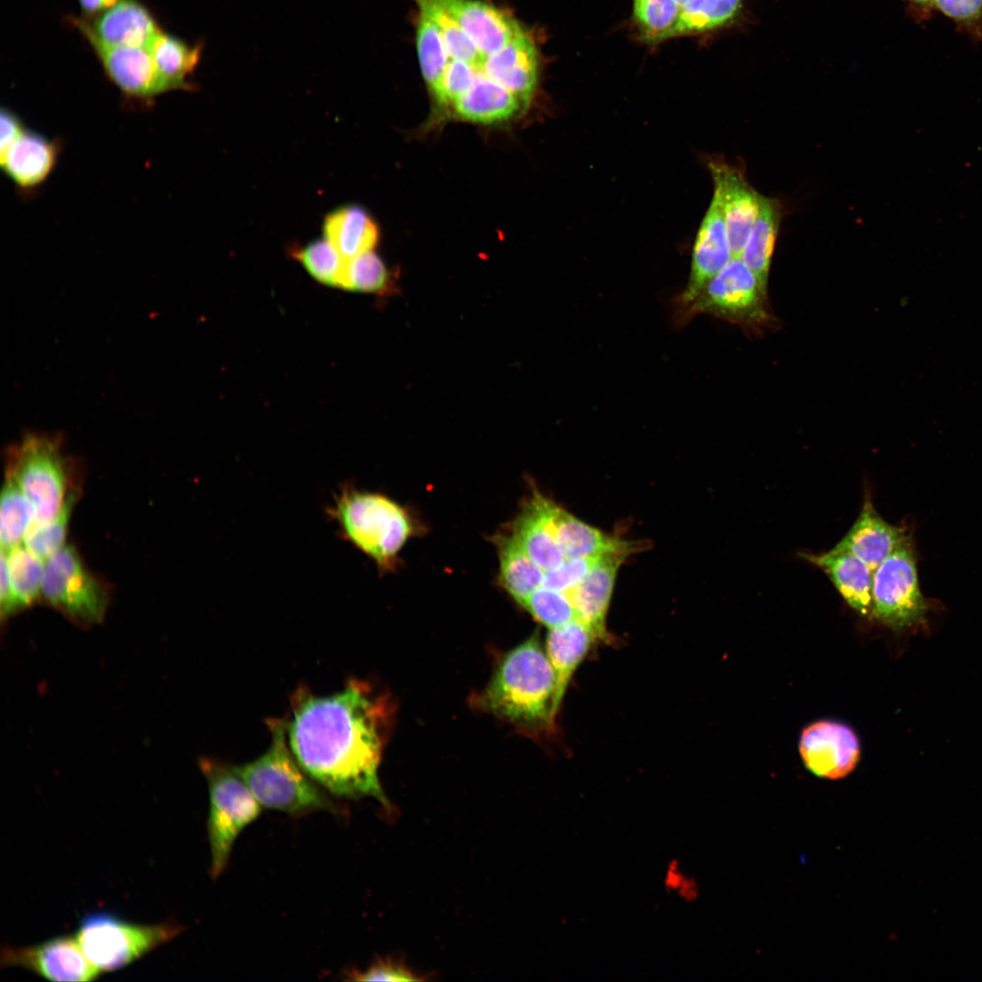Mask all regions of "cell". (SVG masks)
<instances>
[{
  "instance_id": "6da1fadb",
  "label": "cell",
  "mask_w": 982,
  "mask_h": 982,
  "mask_svg": "<svg viewBox=\"0 0 982 982\" xmlns=\"http://www.w3.org/2000/svg\"><path fill=\"white\" fill-rule=\"evenodd\" d=\"M290 702L287 740L306 773L338 797H372L387 805L378 777L389 720L385 696L350 678L326 696L300 685Z\"/></svg>"
},
{
  "instance_id": "7a4b0ae2",
  "label": "cell",
  "mask_w": 982,
  "mask_h": 982,
  "mask_svg": "<svg viewBox=\"0 0 982 982\" xmlns=\"http://www.w3.org/2000/svg\"><path fill=\"white\" fill-rule=\"evenodd\" d=\"M556 676L546 650L533 636L501 660L477 705L524 728L551 726Z\"/></svg>"
},
{
  "instance_id": "3957f363",
  "label": "cell",
  "mask_w": 982,
  "mask_h": 982,
  "mask_svg": "<svg viewBox=\"0 0 982 982\" xmlns=\"http://www.w3.org/2000/svg\"><path fill=\"white\" fill-rule=\"evenodd\" d=\"M271 734L267 750L243 765H234L262 807L292 816L323 810L337 814L340 807L302 767L287 740L286 719L266 720Z\"/></svg>"
},
{
  "instance_id": "277c9868",
  "label": "cell",
  "mask_w": 982,
  "mask_h": 982,
  "mask_svg": "<svg viewBox=\"0 0 982 982\" xmlns=\"http://www.w3.org/2000/svg\"><path fill=\"white\" fill-rule=\"evenodd\" d=\"M342 538L373 559L380 569L393 563L413 532L407 512L378 493L343 485L327 508Z\"/></svg>"
},
{
  "instance_id": "5b68a950",
  "label": "cell",
  "mask_w": 982,
  "mask_h": 982,
  "mask_svg": "<svg viewBox=\"0 0 982 982\" xmlns=\"http://www.w3.org/2000/svg\"><path fill=\"white\" fill-rule=\"evenodd\" d=\"M6 466L5 475L15 479L35 507V524L55 518L75 487L59 437L27 434L9 450Z\"/></svg>"
},
{
  "instance_id": "8992f818",
  "label": "cell",
  "mask_w": 982,
  "mask_h": 982,
  "mask_svg": "<svg viewBox=\"0 0 982 982\" xmlns=\"http://www.w3.org/2000/svg\"><path fill=\"white\" fill-rule=\"evenodd\" d=\"M198 764L208 786L210 874L215 878L226 867L240 833L260 815L261 805L234 765L211 757H202Z\"/></svg>"
},
{
  "instance_id": "52a82bcc",
  "label": "cell",
  "mask_w": 982,
  "mask_h": 982,
  "mask_svg": "<svg viewBox=\"0 0 982 982\" xmlns=\"http://www.w3.org/2000/svg\"><path fill=\"white\" fill-rule=\"evenodd\" d=\"M182 927L174 922L142 925L108 912H93L78 925L76 937L85 956L99 971L125 967L175 937Z\"/></svg>"
},
{
  "instance_id": "ba28073f",
  "label": "cell",
  "mask_w": 982,
  "mask_h": 982,
  "mask_svg": "<svg viewBox=\"0 0 982 982\" xmlns=\"http://www.w3.org/2000/svg\"><path fill=\"white\" fill-rule=\"evenodd\" d=\"M767 295L741 257H732L679 314L680 321L706 313L757 332L773 322Z\"/></svg>"
},
{
  "instance_id": "9c48e42d",
  "label": "cell",
  "mask_w": 982,
  "mask_h": 982,
  "mask_svg": "<svg viewBox=\"0 0 982 982\" xmlns=\"http://www.w3.org/2000/svg\"><path fill=\"white\" fill-rule=\"evenodd\" d=\"M41 597L81 626L100 623L109 604V589L85 565L72 545H65L45 564Z\"/></svg>"
},
{
  "instance_id": "30bf717a",
  "label": "cell",
  "mask_w": 982,
  "mask_h": 982,
  "mask_svg": "<svg viewBox=\"0 0 982 982\" xmlns=\"http://www.w3.org/2000/svg\"><path fill=\"white\" fill-rule=\"evenodd\" d=\"M872 615L896 631L924 623L928 603L921 594L910 538L873 571Z\"/></svg>"
},
{
  "instance_id": "8fae6325",
  "label": "cell",
  "mask_w": 982,
  "mask_h": 982,
  "mask_svg": "<svg viewBox=\"0 0 982 982\" xmlns=\"http://www.w3.org/2000/svg\"><path fill=\"white\" fill-rule=\"evenodd\" d=\"M0 966L20 967L55 982H89L102 973L72 936H59L29 947H3Z\"/></svg>"
},
{
  "instance_id": "7c38bea8",
  "label": "cell",
  "mask_w": 982,
  "mask_h": 982,
  "mask_svg": "<svg viewBox=\"0 0 982 982\" xmlns=\"http://www.w3.org/2000/svg\"><path fill=\"white\" fill-rule=\"evenodd\" d=\"M799 752L807 768L819 777L838 779L848 775L860 757L856 733L847 725L831 720L810 724L803 729Z\"/></svg>"
},
{
  "instance_id": "4fadbf2b",
  "label": "cell",
  "mask_w": 982,
  "mask_h": 982,
  "mask_svg": "<svg viewBox=\"0 0 982 982\" xmlns=\"http://www.w3.org/2000/svg\"><path fill=\"white\" fill-rule=\"evenodd\" d=\"M87 41L108 78L126 97L147 103L171 91L146 48Z\"/></svg>"
},
{
  "instance_id": "5bb4252c",
  "label": "cell",
  "mask_w": 982,
  "mask_h": 982,
  "mask_svg": "<svg viewBox=\"0 0 982 982\" xmlns=\"http://www.w3.org/2000/svg\"><path fill=\"white\" fill-rule=\"evenodd\" d=\"M714 195L725 218L732 257H740L757 217L760 195L747 181L741 169L719 160L708 163Z\"/></svg>"
},
{
  "instance_id": "9a60e30c",
  "label": "cell",
  "mask_w": 982,
  "mask_h": 982,
  "mask_svg": "<svg viewBox=\"0 0 982 982\" xmlns=\"http://www.w3.org/2000/svg\"><path fill=\"white\" fill-rule=\"evenodd\" d=\"M86 39L118 46L146 48L162 31L147 8L137 0H120L92 19L71 18Z\"/></svg>"
},
{
  "instance_id": "2e32d148",
  "label": "cell",
  "mask_w": 982,
  "mask_h": 982,
  "mask_svg": "<svg viewBox=\"0 0 982 982\" xmlns=\"http://www.w3.org/2000/svg\"><path fill=\"white\" fill-rule=\"evenodd\" d=\"M731 258L723 211L714 195L693 246L687 285L677 299L679 314L694 301L708 281L722 270Z\"/></svg>"
},
{
  "instance_id": "e0dca14e",
  "label": "cell",
  "mask_w": 982,
  "mask_h": 982,
  "mask_svg": "<svg viewBox=\"0 0 982 982\" xmlns=\"http://www.w3.org/2000/svg\"><path fill=\"white\" fill-rule=\"evenodd\" d=\"M473 40L485 55L509 44L523 28L501 9L478 0H434Z\"/></svg>"
},
{
  "instance_id": "ac0fdd59",
  "label": "cell",
  "mask_w": 982,
  "mask_h": 982,
  "mask_svg": "<svg viewBox=\"0 0 982 982\" xmlns=\"http://www.w3.org/2000/svg\"><path fill=\"white\" fill-rule=\"evenodd\" d=\"M909 535L904 526L885 521L865 496L861 510L847 533L832 548L847 552L874 571Z\"/></svg>"
},
{
  "instance_id": "d6986e66",
  "label": "cell",
  "mask_w": 982,
  "mask_h": 982,
  "mask_svg": "<svg viewBox=\"0 0 982 982\" xmlns=\"http://www.w3.org/2000/svg\"><path fill=\"white\" fill-rule=\"evenodd\" d=\"M627 556L623 554L604 556L577 585L566 592L576 619L592 630L596 640L609 639L606 615L617 571Z\"/></svg>"
},
{
  "instance_id": "ffe728a7",
  "label": "cell",
  "mask_w": 982,
  "mask_h": 982,
  "mask_svg": "<svg viewBox=\"0 0 982 982\" xmlns=\"http://www.w3.org/2000/svg\"><path fill=\"white\" fill-rule=\"evenodd\" d=\"M60 145L45 135L25 129L21 136L0 155L4 173L23 191L36 189L49 177L56 165Z\"/></svg>"
},
{
  "instance_id": "44dd1931",
  "label": "cell",
  "mask_w": 982,
  "mask_h": 982,
  "mask_svg": "<svg viewBox=\"0 0 982 982\" xmlns=\"http://www.w3.org/2000/svg\"><path fill=\"white\" fill-rule=\"evenodd\" d=\"M552 526L556 544L565 559L599 557L606 555H631L645 545L615 537L574 516L556 503Z\"/></svg>"
},
{
  "instance_id": "7402d4cb",
  "label": "cell",
  "mask_w": 982,
  "mask_h": 982,
  "mask_svg": "<svg viewBox=\"0 0 982 982\" xmlns=\"http://www.w3.org/2000/svg\"><path fill=\"white\" fill-rule=\"evenodd\" d=\"M799 556L821 569L844 600L863 616L872 614L873 571L854 555L830 549L821 554L801 552Z\"/></svg>"
},
{
  "instance_id": "603a6c76",
  "label": "cell",
  "mask_w": 982,
  "mask_h": 982,
  "mask_svg": "<svg viewBox=\"0 0 982 982\" xmlns=\"http://www.w3.org/2000/svg\"><path fill=\"white\" fill-rule=\"evenodd\" d=\"M596 640L592 630L578 619L549 629L545 650L556 676L554 719L575 671Z\"/></svg>"
},
{
  "instance_id": "cb8c5ba5",
  "label": "cell",
  "mask_w": 982,
  "mask_h": 982,
  "mask_svg": "<svg viewBox=\"0 0 982 982\" xmlns=\"http://www.w3.org/2000/svg\"><path fill=\"white\" fill-rule=\"evenodd\" d=\"M548 498L534 493L514 524L513 536L527 556L543 570L561 565L562 555L552 529Z\"/></svg>"
},
{
  "instance_id": "d4e9b609",
  "label": "cell",
  "mask_w": 982,
  "mask_h": 982,
  "mask_svg": "<svg viewBox=\"0 0 982 982\" xmlns=\"http://www.w3.org/2000/svg\"><path fill=\"white\" fill-rule=\"evenodd\" d=\"M453 105L458 117L486 125L507 121L524 107L515 95L484 74L476 76Z\"/></svg>"
},
{
  "instance_id": "484cf974",
  "label": "cell",
  "mask_w": 982,
  "mask_h": 982,
  "mask_svg": "<svg viewBox=\"0 0 982 982\" xmlns=\"http://www.w3.org/2000/svg\"><path fill=\"white\" fill-rule=\"evenodd\" d=\"M323 233L344 259L373 251L378 241L376 223L358 205L341 206L327 214Z\"/></svg>"
},
{
  "instance_id": "4316f807",
  "label": "cell",
  "mask_w": 982,
  "mask_h": 982,
  "mask_svg": "<svg viewBox=\"0 0 982 982\" xmlns=\"http://www.w3.org/2000/svg\"><path fill=\"white\" fill-rule=\"evenodd\" d=\"M782 216L783 207L779 200L760 195L759 212L740 256L767 291Z\"/></svg>"
},
{
  "instance_id": "83f0119b",
  "label": "cell",
  "mask_w": 982,
  "mask_h": 982,
  "mask_svg": "<svg viewBox=\"0 0 982 982\" xmlns=\"http://www.w3.org/2000/svg\"><path fill=\"white\" fill-rule=\"evenodd\" d=\"M157 70L170 90H191L188 76L197 66L203 43L190 45L183 40L160 31L146 46Z\"/></svg>"
},
{
  "instance_id": "f1b7e54d",
  "label": "cell",
  "mask_w": 982,
  "mask_h": 982,
  "mask_svg": "<svg viewBox=\"0 0 982 982\" xmlns=\"http://www.w3.org/2000/svg\"><path fill=\"white\" fill-rule=\"evenodd\" d=\"M497 546L500 582L509 595L521 605L531 593L542 586L545 570L527 556L513 535L500 536Z\"/></svg>"
},
{
  "instance_id": "f546056e",
  "label": "cell",
  "mask_w": 982,
  "mask_h": 982,
  "mask_svg": "<svg viewBox=\"0 0 982 982\" xmlns=\"http://www.w3.org/2000/svg\"><path fill=\"white\" fill-rule=\"evenodd\" d=\"M1 550L5 555L15 614L41 597L45 561L24 545Z\"/></svg>"
},
{
  "instance_id": "4dcf8cb0",
  "label": "cell",
  "mask_w": 982,
  "mask_h": 982,
  "mask_svg": "<svg viewBox=\"0 0 982 982\" xmlns=\"http://www.w3.org/2000/svg\"><path fill=\"white\" fill-rule=\"evenodd\" d=\"M35 510L14 478L5 475L1 493V548L9 550L21 545L35 523Z\"/></svg>"
},
{
  "instance_id": "1f68e13d",
  "label": "cell",
  "mask_w": 982,
  "mask_h": 982,
  "mask_svg": "<svg viewBox=\"0 0 982 982\" xmlns=\"http://www.w3.org/2000/svg\"><path fill=\"white\" fill-rule=\"evenodd\" d=\"M339 288L384 296L394 294L396 285L382 259L370 251L345 259Z\"/></svg>"
},
{
  "instance_id": "d6a6232c",
  "label": "cell",
  "mask_w": 982,
  "mask_h": 982,
  "mask_svg": "<svg viewBox=\"0 0 982 982\" xmlns=\"http://www.w3.org/2000/svg\"><path fill=\"white\" fill-rule=\"evenodd\" d=\"M742 0H690L681 8L673 37L702 34L732 21Z\"/></svg>"
},
{
  "instance_id": "836d02e7",
  "label": "cell",
  "mask_w": 982,
  "mask_h": 982,
  "mask_svg": "<svg viewBox=\"0 0 982 982\" xmlns=\"http://www.w3.org/2000/svg\"><path fill=\"white\" fill-rule=\"evenodd\" d=\"M633 20L640 39L655 45L673 37L681 7L675 0H632Z\"/></svg>"
},
{
  "instance_id": "e575fe53",
  "label": "cell",
  "mask_w": 982,
  "mask_h": 982,
  "mask_svg": "<svg viewBox=\"0 0 982 982\" xmlns=\"http://www.w3.org/2000/svg\"><path fill=\"white\" fill-rule=\"evenodd\" d=\"M416 42L423 77L435 94L443 78L448 56L438 26L421 12L416 24Z\"/></svg>"
},
{
  "instance_id": "d590c367",
  "label": "cell",
  "mask_w": 982,
  "mask_h": 982,
  "mask_svg": "<svg viewBox=\"0 0 982 982\" xmlns=\"http://www.w3.org/2000/svg\"><path fill=\"white\" fill-rule=\"evenodd\" d=\"M78 496L79 490L73 488L55 518L35 524L29 529L23 545L30 552L45 561L65 546L69 519Z\"/></svg>"
},
{
  "instance_id": "8d00e7d4",
  "label": "cell",
  "mask_w": 982,
  "mask_h": 982,
  "mask_svg": "<svg viewBox=\"0 0 982 982\" xmlns=\"http://www.w3.org/2000/svg\"><path fill=\"white\" fill-rule=\"evenodd\" d=\"M290 255L320 284L339 287L345 259L326 240H315L305 246H294Z\"/></svg>"
},
{
  "instance_id": "74e56055",
  "label": "cell",
  "mask_w": 982,
  "mask_h": 982,
  "mask_svg": "<svg viewBox=\"0 0 982 982\" xmlns=\"http://www.w3.org/2000/svg\"><path fill=\"white\" fill-rule=\"evenodd\" d=\"M521 606L549 629L576 619L575 608L566 593L543 586L531 593Z\"/></svg>"
},
{
  "instance_id": "f35d334b",
  "label": "cell",
  "mask_w": 982,
  "mask_h": 982,
  "mask_svg": "<svg viewBox=\"0 0 982 982\" xmlns=\"http://www.w3.org/2000/svg\"><path fill=\"white\" fill-rule=\"evenodd\" d=\"M478 74L483 73L473 65L448 58L439 87L434 94L436 101L442 105H454L472 86Z\"/></svg>"
},
{
  "instance_id": "ab89813d",
  "label": "cell",
  "mask_w": 982,
  "mask_h": 982,
  "mask_svg": "<svg viewBox=\"0 0 982 982\" xmlns=\"http://www.w3.org/2000/svg\"><path fill=\"white\" fill-rule=\"evenodd\" d=\"M603 556L565 559L557 567L545 571L541 586L566 593L577 585Z\"/></svg>"
},
{
  "instance_id": "60d3db41",
  "label": "cell",
  "mask_w": 982,
  "mask_h": 982,
  "mask_svg": "<svg viewBox=\"0 0 982 982\" xmlns=\"http://www.w3.org/2000/svg\"><path fill=\"white\" fill-rule=\"evenodd\" d=\"M354 980L361 981H407L419 980L408 969L398 964L380 961L364 972L351 974Z\"/></svg>"
},
{
  "instance_id": "b9f144b4",
  "label": "cell",
  "mask_w": 982,
  "mask_h": 982,
  "mask_svg": "<svg viewBox=\"0 0 982 982\" xmlns=\"http://www.w3.org/2000/svg\"><path fill=\"white\" fill-rule=\"evenodd\" d=\"M934 5L958 22H973L982 15V0H935Z\"/></svg>"
},
{
  "instance_id": "7bdbcfd3",
  "label": "cell",
  "mask_w": 982,
  "mask_h": 982,
  "mask_svg": "<svg viewBox=\"0 0 982 982\" xmlns=\"http://www.w3.org/2000/svg\"><path fill=\"white\" fill-rule=\"evenodd\" d=\"M0 155L21 136L26 127L22 119L9 108L1 109Z\"/></svg>"
},
{
  "instance_id": "ee69618b",
  "label": "cell",
  "mask_w": 982,
  "mask_h": 982,
  "mask_svg": "<svg viewBox=\"0 0 982 982\" xmlns=\"http://www.w3.org/2000/svg\"><path fill=\"white\" fill-rule=\"evenodd\" d=\"M0 567V614L1 620L15 615L13 593L5 553L1 550Z\"/></svg>"
},
{
  "instance_id": "f6af8a7d",
  "label": "cell",
  "mask_w": 982,
  "mask_h": 982,
  "mask_svg": "<svg viewBox=\"0 0 982 982\" xmlns=\"http://www.w3.org/2000/svg\"><path fill=\"white\" fill-rule=\"evenodd\" d=\"M120 0H78L85 19H92L115 5Z\"/></svg>"
},
{
  "instance_id": "bcb514c9",
  "label": "cell",
  "mask_w": 982,
  "mask_h": 982,
  "mask_svg": "<svg viewBox=\"0 0 982 982\" xmlns=\"http://www.w3.org/2000/svg\"><path fill=\"white\" fill-rule=\"evenodd\" d=\"M913 1L919 4V5H926V6H928V5H931L935 4V0H913Z\"/></svg>"
},
{
  "instance_id": "7dc6e473",
  "label": "cell",
  "mask_w": 982,
  "mask_h": 982,
  "mask_svg": "<svg viewBox=\"0 0 982 982\" xmlns=\"http://www.w3.org/2000/svg\"><path fill=\"white\" fill-rule=\"evenodd\" d=\"M675 1H676V2L677 3V5H679V6H680V7L682 8V7H683V6H684V5H686V4H687V3H688V2L690 1V0H675Z\"/></svg>"
}]
</instances>
